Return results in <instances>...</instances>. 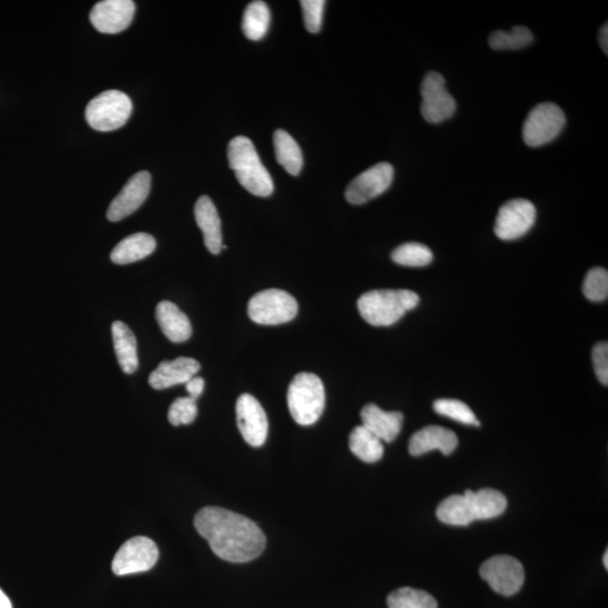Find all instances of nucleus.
Listing matches in <instances>:
<instances>
[{
    "instance_id": "1",
    "label": "nucleus",
    "mask_w": 608,
    "mask_h": 608,
    "mask_svg": "<svg viewBox=\"0 0 608 608\" xmlns=\"http://www.w3.org/2000/svg\"><path fill=\"white\" fill-rule=\"evenodd\" d=\"M194 525L222 560L244 563L254 560L266 547V538L249 518L221 507H205L196 514Z\"/></svg>"
},
{
    "instance_id": "2",
    "label": "nucleus",
    "mask_w": 608,
    "mask_h": 608,
    "mask_svg": "<svg viewBox=\"0 0 608 608\" xmlns=\"http://www.w3.org/2000/svg\"><path fill=\"white\" fill-rule=\"evenodd\" d=\"M506 508L507 499L498 490H467L463 495H452L443 500L436 515L444 524L467 526L475 521L498 517Z\"/></svg>"
},
{
    "instance_id": "3",
    "label": "nucleus",
    "mask_w": 608,
    "mask_h": 608,
    "mask_svg": "<svg viewBox=\"0 0 608 608\" xmlns=\"http://www.w3.org/2000/svg\"><path fill=\"white\" fill-rule=\"evenodd\" d=\"M228 160L237 180L249 193L267 198L274 192L270 173L264 166L250 139L236 137L228 146Z\"/></svg>"
},
{
    "instance_id": "4",
    "label": "nucleus",
    "mask_w": 608,
    "mask_h": 608,
    "mask_svg": "<svg viewBox=\"0 0 608 608\" xmlns=\"http://www.w3.org/2000/svg\"><path fill=\"white\" fill-rule=\"evenodd\" d=\"M417 293L409 290H375L357 301L362 318L375 327L395 325L407 312L418 306Z\"/></svg>"
},
{
    "instance_id": "5",
    "label": "nucleus",
    "mask_w": 608,
    "mask_h": 608,
    "mask_svg": "<svg viewBox=\"0 0 608 608\" xmlns=\"http://www.w3.org/2000/svg\"><path fill=\"white\" fill-rule=\"evenodd\" d=\"M326 393L323 381L314 373L295 375L288 390V406L295 423L310 426L323 415Z\"/></svg>"
},
{
    "instance_id": "6",
    "label": "nucleus",
    "mask_w": 608,
    "mask_h": 608,
    "mask_svg": "<svg viewBox=\"0 0 608 608\" xmlns=\"http://www.w3.org/2000/svg\"><path fill=\"white\" fill-rule=\"evenodd\" d=\"M132 109V102L127 94L107 91L88 103L85 118L96 131L110 132L128 122Z\"/></svg>"
},
{
    "instance_id": "7",
    "label": "nucleus",
    "mask_w": 608,
    "mask_h": 608,
    "mask_svg": "<svg viewBox=\"0 0 608 608\" xmlns=\"http://www.w3.org/2000/svg\"><path fill=\"white\" fill-rule=\"evenodd\" d=\"M298 302L283 290L270 289L254 295L248 303V316L254 323L275 326L289 323L298 315Z\"/></svg>"
},
{
    "instance_id": "8",
    "label": "nucleus",
    "mask_w": 608,
    "mask_h": 608,
    "mask_svg": "<svg viewBox=\"0 0 608 608\" xmlns=\"http://www.w3.org/2000/svg\"><path fill=\"white\" fill-rule=\"evenodd\" d=\"M566 122L565 112L560 106L550 102L540 103L523 125V140L531 148L548 145L562 132Z\"/></svg>"
},
{
    "instance_id": "9",
    "label": "nucleus",
    "mask_w": 608,
    "mask_h": 608,
    "mask_svg": "<svg viewBox=\"0 0 608 608\" xmlns=\"http://www.w3.org/2000/svg\"><path fill=\"white\" fill-rule=\"evenodd\" d=\"M423 102L420 113L428 123L440 124L455 114L456 102L446 89L445 78L436 71H429L420 86Z\"/></svg>"
},
{
    "instance_id": "10",
    "label": "nucleus",
    "mask_w": 608,
    "mask_h": 608,
    "mask_svg": "<svg viewBox=\"0 0 608 608\" xmlns=\"http://www.w3.org/2000/svg\"><path fill=\"white\" fill-rule=\"evenodd\" d=\"M157 544L146 536L130 539L116 552L112 570L116 576L140 574L152 569L157 563Z\"/></svg>"
},
{
    "instance_id": "11",
    "label": "nucleus",
    "mask_w": 608,
    "mask_h": 608,
    "mask_svg": "<svg viewBox=\"0 0 608 608\" xmlns=\"http://www.w3.org/2000/svg\"><path fill=\"white\" fill-rule=\"evenodd\" d=\"M480 575L496 593L513 596L525 580L524 567L511 556H496L482 563Z\"/></svg>"
},
{
    "instance_id": "12",
    "label": "nucleus",
    "mask_w": 608,
    "mask_h": 608,
    "mask_svg": "<svg viewBox=\"0 0 608 608\" xmlns=\"http://www.w3.org/2000/svg\"><path fill=\"white\" fill-rule=\"evenodd\" d=\"M535 220L536 209L530 201H508L499 209L496 218L495 235L505 241L520 239L533 228Z\"/></svg>"
},
{
    "instance_id": "13",
    "label": "nucleus",
    "mask_w": 608,
    "mask_h": 608,
    "mask_svg": "<svg viewBox=\"0 0 608 608\" xmlns=\"http://www.w3.org/2000/svg\"><path fill=\"white\" fill-rule=\"evenodd\" d=\"M395 169L392 165L380 163L355 177L347 186L345 196L351 204L360 205L378 198L391 186Z\"/></svg>"
},
{
    "instance_id": "14",
    "label": "nucleus",
    "mask_w": 608,
    "mask_h": 608,
    "mask_svg": "<svg viewBox=\"0 0 608 608\" xmlns=\"http://www.w3.org/2000/svg\"><path fill=\"white\" fill-rule=\"evenodd\" d=\"M237 425L250 446L261 447L266 442L268 420L265 410L256 398L241 395L236 405Z\"/></svg>"
},
{
    "instance_id": "15",
    "label": "nucleus",
    "mask_w": 608,
    "mask_h": 608,
    "mask_svg": "<svg viewBox=\"0 0 608 608\" xmlns=\"http://www.w3.org/2000/svg\"><path fill=\"white\" fill-rule=\"evenodd\" d=\"M134 13L132 0H103L93 7L89 20L98 32L118 34L132 23Z\"/></svg>"
},
{
    "instance_id": "16",
    "label": "nucleus",
    "mask_w": 608,
    "mask_h": 608,
    "mask_svg": "<svg viewBox=\"0 0 608 608\" xmlns=\"http://www.w3.org/2000/svg\"><path fill=\"white\" fill-rule=\"evenodd\" d=\"M151 175L148 172L137 173L112 201L107 210V219L112 222H118L131 216L141 207L150 193Z\"/></svg>"
},
{
    "instance_id": "17",
    "label": "nucleus",
    "mask_w": 608,
    "mask_h": 608,
    "mask_svg": "<svg viewBox=\"0 0 608 608\" xmlns=\"http://www.w3.org/2000/svg\"><path fill=\"white\" fill-rule=\"evenodd\" d=\"M201 365L190 357H178L174 361L162 362L150 374L149 384L156 390H164L177 384H185L199 373Z\"/></svg>"
},
{
    "instance_id": "18",
    "label": "nucleus",
    "mask_w": 608,
    "mask_h": 608,
    "mask_svg": "<svg viewBox=\"0 0 608 608\" xmlns=\"http://www.w3.org/2000/svg\"><path fill=\"white\" fill-rule=\"evenodd\" d=\"M459 445V438L454 432L441 426H427L411 436L409 453L420 456L434 450L441 451L444 455L453 453Z\"/></svg>"
},
{
    "instance_id": "19",
    "label": "nucleus",
    "mask_w": 608,
    "mask_h": 608,
    "mask_svg": "<svg viewBox=\"0 0 608 608\" xmlns=\"http://www.w3.org/2000/svg\"><path fill=\"white\" fill-rule=\"evenodd\" d=\"M362 425L382 442L391 443L399 435L404 415L399 411H384L369 404L361 411Z\"/></svg>"
},
{
    "instance_id": "20",
    "label": "nucleus",
    "mask_w": 608,
    "mask_h": 608,
    "mask_svg": "<svg viewBox=\"0 0 608 608\" xmlns=\"http://www.w3.org/2000/svg\"><path fill=\"white\" fill-rule=\"evenodd\" d=\"M195 220L203 232L204 244L210 253L218 255L222 249L221 220L216 205L207 195H202L195 204Z\"/></svg>"
},
{
    "instance_id": "21",
    "label": "nucleus",
    "mask_w": 608,
    "mask_h": 608,
    "mask_svg": "<svg viewBox=\"0 0 608 608\" xmlns=\"http://www.w3.org/2000/svg\"><path fill=\"white\" fill-rule=\"evenodd\" d=\"M156 319L165 336L173 343L189 341L192 336L190 319L175 303L162 301L156 308Z\"/></svg>"
},
{
    "instance_id": "22",
    "label": "nucleus",
    "mask_w": 608,
    "mask_h": 608,
    "mask_svg": "<svg viewBox=\"0 0 608 608\" xmlns=\"http://www.w3.org/2000/svg\"><path fill=\"white\" fill-rule=\"evenodd\" d=\"M156 239L146 232H138L127 237L115 246L111 253V261L118 265L136 263L155 252Z\"/></svg>"
},
{
    "instance_id": "23",
    "label": "nucleus",
    "mask_w": 608,
    "mask_h": 608,
    "mask_svg": "<svg viewBox=\"0 0 608 608\" xmlns=\"http://www.w3.org/2000/svg\"><path fill=\"white\" fill-rule=\"evenodd\" d=\"M112 336H113L120 368L123 370L124 373L133 374L139 366L136 336L122 321H115L112 325Z\"/></svg>"
},
{
    "instance_id": "24",
    "label": "nucleus",
    "mask_w": 608,
    "mask_h": 608,
    "mask_svg": "<svg viewBox=\"0 0 608 608\" xmlns=\"http://www.w3.org/2000/svg\"><path fill=\"white\" fill-rule=\"evenodd\" d=\"M274 149L277 163L292 176H298L302 171L303 156L298 142L284 130H276L274 133Z\"/></svg>"
},
{
    "instance_id": "25",
    "label": "nucleus",
    "mask_w": 608,
    "mask_h": 608,
    "mask_svg": "<svg viewBox=\"0 0 608 608\" xmlns=\"http://www.w3.org/2000/svg\"><path fill=\"white\" fill-rule=\"evenodd\" d=\"M348 444L352 453L363 462L374 463L382 459L384 453L382 441L363 425L353 429Z\"/></svg>"
},
{
    "instance_id": "26",
    "label": "nucleus",
    "mask_w": 608,
    "mask_h": 608,
    "mask_svg": "<svg viewBox=\"0 0 608 608\" xmlns=\"http://www.w3.org/2000/svg\"><path fill=\"white\" fill-rule=\"evenodd\" d=\"M271 24L270 8L264 2L250 3L244 13L243 32L252 41H259L268 32Z\"/></svg>"
},
{
    "instance_id": "27",
    "label": "nucleus",
    "mask_w": 608,
    "mask_h": 608,
    "mask_svg": "<svg viewBox=\"0 0 608 608\" xmlns=\"http://www.w3.org/2000/svg\"><path fill=\"white\" fill-rule=\"evenodd\" d=\"M533 34L526 26L518 25L511 31H495L490 34L489 46L494 50H521L533 43Z\"/></svg>"
},
{
    "instance_id": "28",
    "label": "nucleus",
    "mask_w": 608,
    "mask_h": 608,
    "mask_svg": "<svg viewBox=\"0 0 608 608\" xmlns=\"http://www.w3.org/2000/svg\"><path fill=\"white\" fill-rule=\"evenodd\" d=\"M389 608H437L436 599L424 590L404 587L389 595Z\"/></svg>"
},
{
    "instance_id": "29",
    "label": "nucleus",
    "mask_w": 608,
    "mask_h": 608,
    "mask_svg": "<svg viewBox=\"0 0 608 608\" xmlns=\"http://www.w3.org/2000/svg\"><path fill=\"white\" fill-rule=\"evenodd\" d=\"M391 258L398 265L424 267L433 262V253L423 244L407 243L393 250Z\"/></svg>"
},
{
    "instance_id": "30",
    "label": "nucleus",
    "mask_w": 608,
    "mask_h": 608,
    "mask_svg": "<svg viewBox=\"0 0 608 608\" xmlns=\"http://www.w3.org/2000/svg\"><path fill=\"white\" fill-rule=\"evenodd\" d=\"M433 407L438 415L445 416V417L453 419L455 422L480 426L479 420L477 419L475 413L463 401L440 399L434 402Z\"/></svg>"
},
{
    "instance_id": "31",
    "label": "nucleus",
    "mask_w": 608,
    "mask_h": 608,
    "mask_svg": "<svg viewBox=\"0 0 608 608\" xmlns=\"http://www.w3.org/2000/svg\"><path fill=\"white\" fill-rule=\"evenodd\" d=\"M584 295L593 302L605 301L608 297V273L605 268L595 267L586 276Z\"/></svg>"
},
{
    "instance_id": "32",
    "label": "nucleus",
    "mask_w": 608,
    "mask_h": 608,
    "mask_svg": "<svg viewBox=\"0 0 608 608\" xmlns=\"http://www.w3.org/2000/svg\"><path fill=\"white\" fill-rule=\"evenodd\" d=\"M198 416L196 400L191 397L178 398L173 402L168 411V420L173 426L190 425L194 422Z\"/></svg>"
},
{
    "instance_id": "33",
    "label": "nucleus",
    "mask_w": 608,
    "mask_h": 608,
    "mask_svg": "<svg viewBox=\"0 0 608 608\" xmlns=\"http://www.w3.org/2000/svg\"><path fill=\"white\" fill-rule=\"evenodd\" d=\"M304 25L308 32L318 33L323 26L325 0H302Z\"/></svg>"
},
{
    "instance_id": "34",
    "label": "nucleus",
    "mask_w": 608,
    "mask_h": 608,
    "mask_svg": "<svg viewBox=\"0 0 608 608\" xmlns=\"http://www.w3.org/2000/svg\"><path fill=\"white\" fill-rule=\"evenodd\" d=\"M593 365L595 373H596L599 382L607 386L608 384V344L607 342L598 343L593 348Z\"/></svg>"
},
{
    "instance_id": "35",
    "label": "nucleus",
    "mask_w": 608,
    "mask_h": 608,
    "mask_svg": "<svg viewBox=\"0 0 608 608\" xmlns=\"http://www.w3.org/2000/svg\"><path fill=\"white\" fill-rule=\"evenodd\" d=\"M204 386V380L200 377L192 378L189 382L185 383L186 390L190 395L189 397L193 398L195 400L202 395Z\"/></svg>"
},
{
    "instance_id": "36",
    "label": "nucleus",
    "mask_w": 608,
    "mask_h": 608,
    "mask_svg": "<svg viewBox=\"0 0 608 608\" xmlns=\"http://www.w3.org/2000/svg\"><path fill=\"white\" fill-rule=\"evenodd\" d=\"M599 44H601L602 50L608 55V25L605 24L599 32Z\"/></svg>"
},
{
    "instance_id": "37",
    "label": "nucleus",
    "mask_w": 608,
    "mask_h": 608,
    "mask_svg": "<svg viewBox=\"0 0 608 608\" xmlns=\"http://www.w3.org/2000/svg\"><path fill=\"white\" fill-rule=\"evenodd\" d=\"M0 608H13L11 599L0 589Z\"/></svg>"
},
{
    "instance_id": "38",
    "label": "nucleus",
    "mask_w": 608,
    "mask_h": 608,
    "mask_svg": "<svg viewBox=\"0 0 608 608\" xmlns=\"http://www.w3.org/2000/svg\"><path fill=\"white\" fill-rule=\"evenodd\" d=\"M603 563H604V566H605V569L607 570L608 569V551H607V550L605 551V554H604Z\"/></svg>"
}]
</instances>
